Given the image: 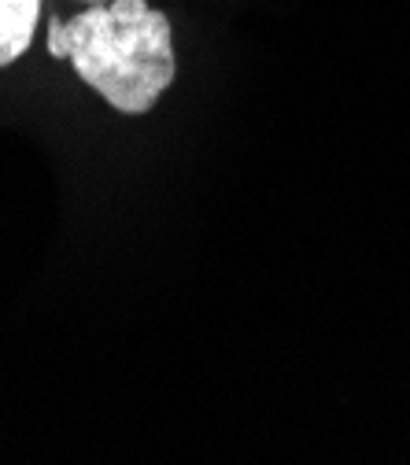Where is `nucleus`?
I'll list each match as a JSON object with an SVG mask.
<instances>
[{"label":"nucleus","mask_w":410,"mask_h":465,"mask_svg":"<svg viewBox=\"0 0 410 465\" xmlns=\"http://www.w3.org/2000/svg\"><path fill=\"white\" fill-rule=\"evenodd\" d=\"M48 52L71 60L75 74L123 114L152 111L178 74L170 19L148 0H111L67 23L52 19Z\"/></svg>","instance_id":"nucleus-1"},{"label":"nucleus","mask_w":410,"mask_h":465,"mask_svg":"<svg viewBox=\"0 0 410 465\" xmlns=\"http://www.w3.org/2000/svg\"><path fill=\"white\" fill-rule=\"evenodd\" d=\"M41 19V0H0V67L15 64L30 48Z\"/></svg>","instance_id":"nucleus-2"},{"label":"nucleus","mask_w":410,"mask_h":465,"mask_svg":"<svg viewBox=\"0 0 410 465\" xmlns=\"http://www.w3.org/2000/svg\"><path fill=\"white\" fill-rule=\"evenodd\" d=\"M85 5H111V0H85Z\"/></svg>","instance_id":"nucleus-3"}]
</instances>
